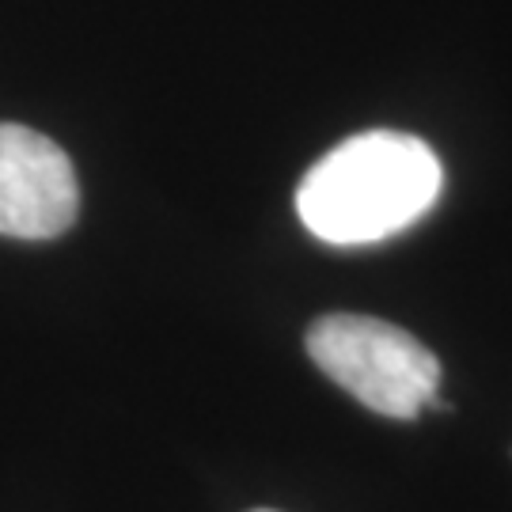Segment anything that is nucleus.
<instances>
[{
	"label": "nucleus",
	"mask_w": 512,
	"mask_h": 512,
	"mask_svg": "<svg viewBox=\"0 0 512 512\" xmlns=\"http://www.w3.org/2000/svg\"><path fill=\"white\" fill-rule=\"evenodd\" d=\"M444 171L421 137L372 129L349 137L304 175L296 213L315 239L334 247L380 243L410 228L437 202Z\"/></svg>",
	"instance_id": "1"
},
{
	"label": "nucleus",
	"mask_w": 512,
	"mask_h": 512,
	"mask_svg": "<svg viewBox=\"0 0 512 512\" xmlns=\"http://www.w3.org/2000/svg\"><path fill=\"white\" fill-rule=\"evenodd\" d=\"M311 361L384 418H418L437 403L440 365L403 327L372 315H323L308 330Z\"/></svg>",
	"instance_id": "2"
},
{
	"label": "nucleus",
	"mask_w": 512,
	"mask_h": 512,
	"mask_svg": "<svg viewBox=\"0 0 512 512\" xmlns=\"http://www.w3.org/2000/svg\"><path fill=\"white\" fill-rule=\"evenodd\" d=\"M76 209L80 186L69 156L38 129L0 122V236L54 239Z\"/></svg>",
	"instance_id": "3"
},
{
	"label": "nucleus",
	"mask_w": 512,
	"mask_h": 512,
	"mask_svg": "<svg viewBox=\"0 0 512 512\" xmlns=\"http://www.w3.org/2000/svg\"><path fill=\"white\" fill-rule=\"evenodd\" d=\"M258 512H270V509H258Z\"/></svg>",
	"instance_id": "4"
}]
</instances>
